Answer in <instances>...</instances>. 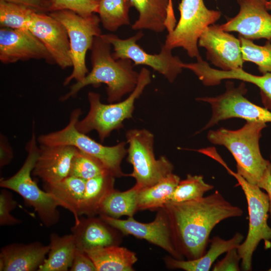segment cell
Instances as JSON below:
<instances>
[{"label":"cell","instance_id":"cell-1","mask_svg":"<svg viewBox=\"0 0 271 271\" xmlns=\"http://www.w3.org/2000/svg\"><path fill=\"white\" fill-rule=\"evenodd\" d=\"M172 238L177 252L187 260L206 252L214 227L222 220L242 215V209L227 201L218 191L197 200L165 204Z\"/></svg>","mask_w":271,"mask_h":271},{"label":"cell","instance_id":"cell-2","mask_svg":"<svg viewBox=\"0 0 271 271\" xmlns=\"http://www.w3.org/2000/svg\"><path fill=\"white\" fill-rule=\"evenodd\" d=\"M111 45L101 35L95 37L90 49L92 70L81 81H76L69 91L60 98L65 101L74 97L84 87L106 85L107 101H120L123 96L135 89L140 73L133 70L132 61L128 59H115L111 53Z\"/></svg>","mask_w":271,"mask_h":271},{"label":"cell","instance_id":"cell-3","mask_svg":"<svg viewBox=\"0 0 271 271\" xmlns=\"http://www.w3.org/2000/svg\"><path fill=\"white\" fill-rule=\"evenodd\" d=\"M266 123L246 121L240 128L230 130L221 128L208 132L212 144L226 148L236 162L237 173L248 183L257 186L271 164L262 156L259 140Z\"/></svg>","mask_w":271,"mask_h":271},{"label":"cell","instance_id":"cell-4","mask_svg":"<svg viewBox=\"0 0 271 271\" xmlns=\"http://www.w3.org/2000/svg\"><path fill=\"white\" fill-rule=\"evenodd\" d=\"M151 82L150 71L143 67L140 72L139 81L135 89L122 101L104 104L100 101L99 94L89 92L88 94L90 104L89 112L82 120L77 121L76 128L85 134L95 130L100 141L103 142L113 130L121 128L125 119L132 117L135 101Z\"/></svg>","mask_w":271,"mask_h":271},{"label":"cell","instance_id":"cell-5","mask_svg":"<svg viewBox=\"0 0 271 271\" xmlns=\"http://www.w3.org/2000/svg\"><path fill=\"white\" fill-rule=\"evenodd\" d=\"M216 161L221 164L237 181L245 196L248 207L249 224L245 240L237 247L241 258V266L243 270L252 269V255L261 240L270 247L271 228L267 224L269 199L267 194L257 186L248 183L241 176L230 169L220 156Z\"/></svg>","mask_w":271,"mask_h":271},{"label":"cell","instance_id":"cell-6","mask_svg":"<svg viewBox=\"0 0 271 271\" xmlns=\"http://www.w3.org/2000/svg\"><path fill=\"white\" fill-rule=\"evenodd\" d=\"M81 111L76 108L72 111L68 124L58 131L40 135L38 138L40 145L45 146H71L92 156L105 166L115 177L124 176L121 169V163L127 153L125 143L122 142L111 146H105L77 130L76 127Z\"/></svg>","mask_w":271,"mask_h":271},{"label":"cell","instance_id":"cell-7","mask_svg":"<svg viewBox=\"0 0 271 271\" xmlns=\"http://www.w3.org/2000/svg\"><path fill=\"white\" fill-rule=\"evenodd\" d=\"M27 158L20 170L8 179H1V187L11 189L22 196L25 202L33 207L46 227L55 225L59 219V206L52 196L42 190L32 179L31 173L39 156V148L36 144L35 134L28 144Z\"/></svg>","mask_w":271,"mask_h":271},{"label":"cell","instance_id":"cell-8","mask_svg":"<svg viewBox=\"0 0 271 271\" xmlns=\"http://www.w3.org/2000/svg\"><path fill=\"white\" fill-rule=\"evenodd\" d=\"M128 148V163L132 172L128 175L135 179L139 190L158 183L173 173V166L164 156L156 159L153 150L154 135L146 129H132L126 132Z\"/></svg>","mask_w":271,"mask_h":271},{"label":"cell","instance_id":"cell-9","mask_svg":"<svg viewBox=\"0 0 271 271\" xmlns=\"http://www.w3.org/2000/svg\"><path fill=\"white\" fill-rule=\"evenodd\" d=\"M49 14L63 25L69 37L73 71L65 78L64 85L73 79L81 81L89 73L85 60L87 52L90 50L94 37L102 34L99 17L95 14L84 17L68 10Z\"/></svg>","mask_w":271,"mask_h":271},{"label":"cell","instance_id":"cell-10","mask_svg":"<svg viewBox=\"0 0 271 271\" xmlns=\"http://www.w3.org/2000/svg\"><path fill=\"white\" fill-rule=\"evenodd\" d=\"M178 9L179 21L168 32L164 45L171 50L182 47L190 57L198 59L201 57L198 48L199 38L207 27L219 19L221 12L207 9L203 0H182Z\"/></svg>","mask_w":271,"mask_h":271},{"label":"cell","instance_id":"cell-11","mask_svg":"<svg viewBox=\"0 0 271 271\" xmlns=\"http://www.w3.org/2000/svg\"><path fill=\"white\" fill-rule=\"evenodd\" d=\"M144 36L142 31L126 39H121L113 34H101V37L113 47L112 56L115 59H128L133 65L149 66L158 72L172 83L182 72L183 62L177 56H174L172 50L164 45L157 54L146 52L137 43Z\"/></svg>","mask_w":271,"mask_h":271},{"label":"cell","instance_id":"cell-12","mask_svg":"<svg viewBox=\"0 0 271 271\" xmlns=\"http://www.w3.org/2000/svg\"><path fill=\"white\" fill-rule=\"evenodd\" d=\"M246 92L243 83L235 88L232 83L228 82L226 90L222 94L216 97L197 99L209 103L212 109L211 117L204 129L221 120L233 117L249 121L271 122V112L249 101L244 96Z\"/></svg>","mask_w":271,"mask_h":271},{"label":"cell","instance_id":"cell-13","mask_svg":"<svg viewBox=\"0 0 271 271\" xmlns=\"http://www.w3.org/2000/svg\"><path fill=\"white\" fill-rule=\"evenodd\" d=\"M153 221L145 223L137 221L132 217L121 220L105 215H100L108 225L125 234L144 239L168 252L173 257L183 259L176 250L172 238L170 225L163 207L159 209Z\"/></svg>","mask_w":271,"mask_h":271},{"label":"cell","instance_id":"cell-14","mask_svg":"<svg viewBox=\"0 0 271 271\" xmlns=\"http://www.w3.org/2000/svg\"><path fill=\"white\" fill-rule=\"evenodd\" d=\"M31 59L55 64L43 43L29 29H0V60L4 64Z\"/></svg>","mask_w":271,"mask_h":271},{"label":"cell","instance_id":"cell-15","mask_svg":"<svg viewBox=\"0 0 271 271\" xmlns=\"http://www.w3.org/2000/svg\"><path fill=\"white\" fill-rule=\"evenodd\" d=\"M198 44L205 48L207 60L223 71L242 68L240 40L223 31L219 25L207 27L200 36Z\"/></svg>","mask_w":271,"mask_h":271},{"label":"cell","instance_id":"cell-16","mask_svg":"<svg viewBox=\"0 0 271 271\" xmlns=\"http://www.w3.org/2000/svg\"><path fill=\"white\" fill-rule=\"evenodd\" d=\"M266 0H237L240 9L237 15L220 25L225 32H236L249 40H271V15Z\"/></svg>","mask_w":271,"mask_h":271},{"label":"cell","instance_id":"cell-17","mask_svg":"<svg viewBox=\"0 0 271 271\" xmlns=\"http://www.w3.org/2000/svg\"><path fill=\"white\" fill-rule=\"evenodd\" d=\"M44 45L56 64L64 69L72 67L66 29L49 14L36 13L28 29Z\"/></svg>","mask_w":271,"mask_h":271},{"label":"cell","instance_id":"cell-18","mask_svg":"<svg viewBox=\"0 0 271 271\" xmlns=\"http://www.w3.org/2000/svg\"><path fill=\"white\" fill-rule=\"evenodd\" d=\"M78 149L71 146H45L39 148L32 174L44 184L57 183L69 175L72 161Z\"/></svg>","mask_w":271,"mask_h":271},{"label":"cell","instance_id":"cell-19","mask_svg":"<svg viewBox=\"0 0 271 271\" xmlns=\"http://www.w3.org/2000/svg\"><path fill=\"white\" fill-rule=\"evenodd\" d=\"M49 250V244L45 245L38 241L6 245L0 252V270H38Z\"/></svg>","mask_w":271,"mask_h":271},{"label":"cell","instance_id":"cell-20","mask_svg":"<svg viewBox=\"0 0 271 271\" xmlns=\"http://www.w3.org/2000/svg\"><path fill=\"white\" fill-rule=\"evenodd\" d=\"M110 227L100 217H80L71 228L76 248L84 251L116 245V237Z\"/></svg>","mask_w":271,"mask_h":271},{"label":"cell","instance_id":"cell-21","mask_svg":"<svg viewBox=\"0 0 271 271\" xmlns=\"http://www.w3.org/2000/svg\"><path fill=\"white\" fill-rule=\"evenodd\" d=\"M243 239V235L239 232L228 240L219 236H214L210 241V248L201 257L195 259L184 260L169 256L165 259L168 267L172 269H181L186 271H208L213 262L222 254L230 249L237 248Z\"/></svg>","mask_w":271,"mask_h":271},{"label":"cell","instance_id":"cell-22","mask_svg":"<svg viewBox=\"0 0 271 271\" xmlns=\"http://www.w3.org/2000/svg\"><path fill=\"white\" fill-rule=\"evenodd\" d=\"M85 180L68 176L52 184H44L49 193L59 206L68 210L73 215L75 222L79 220L80 208L85 188Z\"/></svg>","mask_w":271,"mask_h":271},{"label":"cell","instance_id":"cell-23","mask_svg":"<svg viewBox=\"0 0 271 271\" xmlns=\"http://www.w3.org/2000/svg\"><path fill=\"white\" fill-rule=\"evenodd\" d=\"M139 13L132 25L133 30H149L161 33L167 29L168 9L172 0H130Z\"/></svg>","mask_w":271,"mask_h":271},{"label":"cell","instance_id":"cell-24","mask_svg":"<svg viewBox=\"0 0 271 271\" xmlns=\"http://www.w3.org/2000/svg\"><path fill=\"white\" fill-rule=\"evenodd\" d=\"M84 251L97 271H132L137 262L136 254L126 248L112 245Z\"/></svg>","mask_w":271,"mask_h":271},{"label":"cell","instance_id":"cell-25","mask_svg":"<svg viewBox=\"0 0 271 271\" xmlns=\"http://www.w3.org/2000/svg\"><path fill=\"white\" fill-rule=\"evenodd\" d=\"M48 256L38 271H66L71 266L76 246L72 234L60 236L52 233L50 236Z\"/></svg>","mask_w":271,"mask_h":271},{"label":"cell","instance_id":"cell-26","mask_svg":"<svg viewBox=\"0 0 271 271\" xmlns=\"http://www.w3.org/2000/svg\"><path fill=\"white\" fill-rule=\"evenodd\" d=\"M115 177L110 172L86 181L80 208V216H94L107 195L114 189Z\"/></svg>","mask_w":271,"mask_h":271},{"label":"cell","instance_id":"cell-27","mask_svg":"<svg viewBox=\"0 0 271 271\" xmlns=\"http://www.w3.org/2000/svg\"><path fill=\"white\" fill-rule=\"evenodd\" d=\"M180 181L172 173L151 187L139 190L137 196L138 210H153L164 207Z\"/></svg>","mask_w":271,"mask_h":271},{"label":"cell","instance_id":"cell-28","mask_svg":"<svg viewBox=\"0 0 271 271\" xmlns=\"http://www.w3.org/2000/svg\"><path fill=\"white\" fill-rule=\"evenodd\" d=\"M138 191L134 186L123 192L113 189L102 201L98 214L117 219L124 215L133 217L138 210Z\"/></svg>","mask_w":271,"mask_h":271},{"label":"cell","instance_id":"cell-29","mask_svg":"<svg viewBox=\"0 0 271 271\" xmlns=\"http://www.w3.org/2000/svg\"><path fill=\"white\" fill-rule=\"evenodd\" d=\"M130 0H100L97 13L103 28L115 32L122 26L130 24Z\"/></svg>","mask_w":271,"mask_h":271},{"label":"cell","instance_id":"cell-30","mask_svg":"<svg viewBox=\"0 0 271 271\" xmlns=\"http://www.w3.org/2000/svg\"><path fill=\"white\" fill-rule=\"evenodd\" d=\"M36 13L25 6L0 1L1 27L28 29Z\"/></svg>","mask_w":271,"mask_h":271},{"label":"cell","instance_id":"cell-31","mask_svg":"<svg viewBox=\"0 0 271 271\" xmlns=\"http://www.w3.org/2000/svg\"><path fill=\"white\" fill-rule=\"evenodd\" d=\"M213 188V185L205 182L203 176L188 174L185 179L179 181L167 203L199 199Z\"/></svg>","mask_w":271,"mask_h":271},{"label":"cell","instance_id":"cell-32","mask_svg":"<svg viewBox=\"0 0 271 271\" xmlns=\"http://www.w3.org/2000/svg\"><path fill=\"white\" fill-rule=\"evenodd\" d=\"M238 38L244 62L249 61L256 64L262 74L271 72V43L269 41L264 45L259 46L240 35Z\"/></svg>","mask_w":271,"mask_h":271},{"label":"cell","instance_id":"cell-33","mask_svg":"<svg viewBox=\"0 0 271 271\" xmlns=\"http://www.w3.org/2000/svg\"><path fill=\"white\" fill-rule=\"evenodd\" d=\"M107 172H110L98 159L78 150L72 161L69 176L87 180Z\"/></svg>","mask_w":271,"mask_h":271},{"label":"cell","instance_id":"cell-34","mask_svg":"<svg viewBox=\"0 0 271 271\" xmlns=\"http://www.w3.org/2000/svg\"><path fill=\"white\" fill-rule=\"evenodd\" d=\"M222 77L224 79H238L252 83L257 86L262 94L271 102V72L257 76L247 73L240 68L223 71L222 72Z\"/></svg>","mask_w":271,"mask_h":271},{"label":"cell","instance_id":"cell-35","mask_svg":"<svg viewBox=\"0 0 271 271\" xmlns=\"http://www.w3.org/2000/svg\"><path fill=\"white\" fill-rule=\"evenodd\" d=\"M100 0H52V12L68 10L87 17L97 13Z\"/></svg>","mask_w":271,"mask_h":271},{"label":"cell","instance_id":"cell-36","mask_svg":"<svg viewBox=\"0 0 271 271\" xmlns=\"http://www.w3.org/2000/svg\"><path fill=\"white\" fill-rule=\"evenodd\" d=\"M17 205V202L13 198L10 192L3 189L0 193V225H13L22 222L11 214V212Z\"/></svg>","mask_w":271,"mask_h":271},{"label":"cell","instance_id":"cell-37","mask_svg":"<svg viewBox=\"0 0 271 271\" xmlns=\"http://www.w3.org/2000/svg\"><path fill=\"white\" fill-rule=\"evenodd\" d=\"M241 258L237 252V248H233L228 251L225 256L218 261L213 267V271L240 270L239 262Z\"/></svg>","mask_w":271,"mask_h":271},{"label":"cell","instance_id":"cell-38","mask_svg":"<svg viewBox=\"0 0 271 271\" xmlns=\"http://www.w3.org/2000/svg\"><path fill=\"white\" fill-rule=\"evenodd\" d=\"M71 271H97L95 265L87 253L82 250L76 248Z\"/></svg>","mask_w":271,"mask_h":271},{"label":"cell","instance_id":"cell-39","mask_svg":"<svg viewBox=\"0 0 271 271\" xmlns=\"http://www.w3.org/2000/svg\"><path fill=\"white\" fill-rule=\"evenodd\" d=\"M22 5L39 13L49 14L52 12V0H0Z\"/></svg>","mask_w":271,"mask_h":271},{"label":"cell","instance_id":"cell-40","mask_svg":"<svg viewBox=\"0 0 271 271\" xmlns=\"http://www.w3.org/2000/svg\"><path fill=\"white\" fill-rule=\"evenodd\" d=\"M257 186L267 192L269 199V213L271 219V164L266 169Z\"/></svg>","mask_w":271,"mask_h":271},{"label":"cell","instance_id":"cell-41","mask_svg":"<svg viewBox=\"0 0 271 271\" xmlns=\"http://www.w3.org/2000/svg\"><path fill=\"white\" fill-rule=\"evenodd\" d=\"M12 151L6 143V140L4 139V136H1V156L0 166L3 167L10 163L13 158Z\"/></svg>","mask_w":271,"mask_h":271},{"label":"cell","instance_id":"cell-42","mask_svg":"<svg viewBox=\"0 0 271 271\" xmlns=\"http://www.w3.org/2000/svg\"><path fill=\"white\" fill-rule=\"evenodd\" d=\"M265 7L267 10H271V0L266 1Z\"/></svg>","mask_w":271,"mask_h":271},{"label":"cell","instance_id":"cell-43","mask_svg":"<svg viewBox=\"0 0 271 271\" xmlns=\"http://www.w3.org/2000/svg\"><path fill=\"white\" fill-rule=\"evenodd\" d=\"M269 271H271V267H270V268L269 269Z\"/></svg>","mask_w":271,"mask_h":271},{"label":"cell","instance_id":"cell-44","mask_svg":"<svg viewBox=\"0 0 271 271\" xmlns=\"http://www.w3.org/2000/svg\"><path fill=\"white\" fill-rule=\"evenodd\" d=\"M266 1H268V0H266Z\"/></svg>","mask_w":271,"mask_h":271}]
</instances>
